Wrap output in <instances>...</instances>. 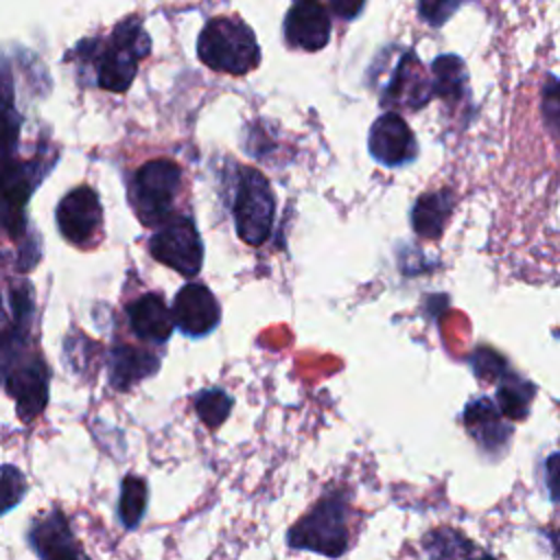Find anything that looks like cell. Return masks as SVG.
Segmentation results:
<instances>
[{
  "instance_id": "obj_17",
  "label": "cell",
  "mask_w": 560,
  "mask_h": 560,
  "mask_svg": "<svg viewBox=\"0 0 560 560\" xmlns=\"http://www.w3.org/2000/svg\"><path fill=\"white\" fill-rule=\"evenodd\" d=\"M131 330L147 341L164 343L173 335V313L158 293H144L127 306Z\"/></svg>"
},
{
  "instance_id": "obj_32",
  "label": "cell",
  "mask_w": 560,
  "mask_h": 560,
  "mask_svg": "<svg viewBox=\"0 0 560 560\" xmlns=\"http://www.w3.org/2000/svg\"><path fill=\"white\" fill-rule=\"evenodd\" d=\"M468 560H494L492 556H481V558H468Z\"/></svg>"
},
{
  "instance_id": "obj_15",
  "label": "cell",
  "mask_w": 560,
  "mask_h": 560,
  "mask_svg": "<svg viewBox=\"0 0 560 560\" xmlns=\"http://www.w3.org/2000/svg\"><path fill=\"white\" fill-rule=\"evenodd\" d=\"M464 427L479 448L492 455H501L512 435V427L503 420L499 407L486 396H479L466 405Z\"/></svg>"
},
{
  "instance_id": "obj_13",
  "label": "cell",
  "mask_w": 560,
  "mask_h": 560,
  "mask_svg": "<svg viewBox=\"0 0 560 560\" xmlns=\"http://www.w3.org/2000/svg\"><path fill=\"white\" fill-rule=\"evenodd\" d=\"M175 326L188 337H206L219 326L221 308L212 291L201 282L184 284L173 300Z\"/></svg>"
},
{
  "instance_id": "obj_28",
  "label": "cell",
  "mask_w": 560,
  "mask_h": 560,
  "mask_svg": "<svg viewBox=\"0 0 560 560\" xmlns=\"http://www.w3.org/2000/svg\"><path fill=\"white\" fill-rule=\"evenodd\" d=\"M462 2H451V0H438V2H420L418 13L422 20L431 26H442L457 9Z\"/></svg>"
},
{
  "instance_id": "obj_22",
  "label": "cell",
  "mask_w": 560,
  "mask_h": 560,
  "mask_svg": "<svg viewBox=\"0 0 560 560\" xmlns=\"http://www.w3.org/2000/svg\"><path fill=\"white\" fill-rule=\"evenodd\" d=\"M20 136V116L13 107V81L7 68H0V168L15 160Z\"/></svg>"
},
{
  "instance_id": "obj_14",
  "label": "cell",
  "mask_w": 560,
  "mask_h": 560,
  "mask_svg": "<svg viewBox=\"0 0 560 560\" xmlns=\"http://www.w3.org/2000/svg\"><path fill=\"white\" fill-rule=\"evenodd\" d=\"M330 26V15L324 4L313 0H300L287 11L284 39L295 48L315 52L328 44Z\"/></svg>"
},
{
  "instance_id": "obj_23",
  "label": "cell",
  "mask_w": 560,
  "mask_h": 560,
  "mask_svg": "<svg viewBox=\"0 0 560 560\" xmlns=\"http://www.w3.org/2000/svg\"><path fill=\"white\" fill-rule=\"evenodd\" d=\"M147 501H149V488L142 477L127 475L120 483V497H118V521L125 529H136L140 521L144 518L147 512Z\"/></svg>"
},
{
  "instance_id": "obj_2",
  "label": "cell",
  "mask_w": 560,
  "mask_h": 560,
  "mask_svg": "<svg viewBox=\"0 0 560 560\" xmlns=\"http://www.w3.org/2000/svg\"><path fill=\"white\" fill-rule=\"evenodd\" d=\"M287 545L291 549L313 551L326 558H339L348 551V501L335 490L324 494L300 521L287 532Z\"/></svg>"
},
{
  "instance_id": "obj_11",
  "label": "cell",
  "mask_w": 560,
  "mask_h": 560,
  "mask_svg": "<svg viewBox=\"0 0 560 560\" xmlns=\"http://www.w3.org/2000/svg\"><path fill=\"white\" fill-rule=\"evenodd\" d=\"M55 219L66 241L72 245L90 243L103 223V208L96 190L83 184L66 192L57 203Z\"/></svg>"
},
{
  "instance_id": "obj_8",
  "label": "cell",
  "mask_w": 560,
  "mask_h": 560,
  "mask_svg": "<svg viewBox=\"0 0 560 560\" xmlns=\"http://www.w3.org/2000/svg\"><path fill=\"white\" fill-rule=\"evenodd\" d=\"M26 542L39 560H90L72 534L68 516L59 508L37 514L31 521Z\"/></svg>"
},
{
  "instance_id": "obj_6",
  "label": "cell",
  "mask_w": 560,
  "mask_h": 560,
  "mask_svg": "<svg viewBox=\"0 0 560 560\" xmlns=\"http://www.w3.org/2000/svg\"><path fill=\"white\" fill-rule=\"evenodd\" d=\"M149 252L158 262L186 278L197 276L203 262V243L197 225L184 214H173L158 228V232L149 238Z\"/></svg>"
},
{
  "instance_id": "obj_25",
  "label": "cell",
  "mask_w": 560,
  "mask_h": 560,
  "mask_svg": "<svg viewBox=\"0 0 560 560\" xmlns=\"http://www.w3.org/2000/svg\"><path fill=\"white\" fill-rule=\"evenodd\" d=\"M28 483L24 472L13 464L0 466V516L13 510L26 494Z\"/></svg>"
},
{
  "instance_id": "obj_31",
  "label": "cell",
  "mask_w": 560,
  "mask_h": 560,
  "mask_svg": "<svg viewBox=\"0 0 560 560\" xmlns=\"http://www.w3.org/2000/svg\"><path fill=\"white\" fill-rule=\"evenodd\" d=\"M549 538H551V542H553V549L560 553V532H551Z\"/></svg>"
},
{
  "instance_id": "obj_12",
  "label": "cell",
  "mask_w": 560,
  "mask_h": 560,
  "mask_svg": "<svg viewBox=\"0 0 560 560\" xmlns=\"http://www.w3.org/2000/svg\"><path fill=\"white\" fill-rule=\"evenodd\" d=\"M48 381L50 372L42 357H31L28 361L13 368L7 376V394L15 400L18 418L28 424L33 422L48 402Z\"/></svg>"
},
{
  "instance_id": "obj_7",
  "label": "cell",
  "mask_w": 560,
  "mask_h": 560,
  "mask_svg": "<svg viewBox=\"0 0 560 560\" xmlns=\"http://www.w3.org/2000/svg\"><path fill=\"white\" fill-rule=\"evenodd\" d=\"M42 177L44 168H37L35 162L11 160L0 168V230L9 236L24 232V206Z\"/></svg>"
},
{
  "instance_id": "obj_20",
  "label": "cell",
  "mask_w": 560,
  "mask_h": 560,
  "mask_svg": "<svg viewBox=\"0 0 560 560\" xmlns=\"http://www.w3.org/2000/svg\"><path fill=\"white\" fill-rule=\"evenodd\" d=\"M466 66L457 55H440L431 63V85H433V96L446 101L448 105L459 103L462 96L466 94Z\"/></svg>"
},
{
  "instance_id": "obj_24",
  "label": "cell",
  "mask_w": 560,
  "mask_h": 560,
  "mask_svg": "<svg viewBox=\"0 0 560 560\" xmlns=\"http://www.w3.org/2000/svg\"><path fill=\"white\" fill-rule=\"evenodd\" d=\"M195 411L206 427L217 429L225 422V418L232 411V396H228L219 387L201 389L199 394H195Z\"/></svg>"
},
{
  "instance_id": "obj_29",
  "label": "cell",
  "mask_w": 560,
  "mask_h": 560,
  "mask_svg": "<svg viewBox=\"0 0 560 560\" xmlns=\"http://www.w3.org/2000/svg\"><path fill=\"white\" fill-rule=\"evenodd\" d=\"M545 488L553 503H560V451L545 459Z\"/></svg>"
},
{
  "instance_id": "obj_5",
  "label": "cell",
  "mask_w": 560,
  "mask_h": 560,
  "mask_svg": "<svg viewBox=\"0 0 560 560\" xmlns=\"http://www.w3.org/2000/svg\"><path fill=\"white\" fill-rule=\"evenodd\" d=\"M182 188V168L173 160L155 158L144 162L131 179V203L138 219L160 228L173 217V203Z\"/></svg>"
},
{
  "instance_id": "obj_21",
  "label": "cell",
  "mask_w": 560,
  "mask_h": 560,
  "mask_svg": "<svg viewBox=\"0 0 560 560\" xmlns=\"http://www.w3.org/2000/svg\"><path fill=\"white\" fill-rule=\"evenodd\" d=\"M534 394H536V387L521 378L518 374L514 372H508L499 385H497V394H494V405L499 407V411L512 420V422H518V420H525L527 413H529V407H532V400H534Z\"/></svg>"
},
{
  "instance_id": "obj_26",
  "label": "cell",
  "mask_w": 560,
  "mask_h": 560,
  "mask_svg": "<svg viewBox=\"0 0 560 560\" xmlns=\"http://www.w3.org/2000/svg\"><path fill=\"white\" fill-rule=\"evenodd\" d=\"M470 365H472V372L477 374V378H481V381L499 383L510 372L508 361L492 348H477L475 354L470 357Z\"/></svg>"
},
{
  "instance_id": "obj_16",
  "label": "cell",
  "mask_w": 560,
  "mask_h": 560,
  "mask_svg": "<svg viewBox=\"0 0 560 560\" xmlns=\"http://www.w3.org/2000/svg\"><path fill=\"white\" fill-rule=\"evenodd\" d=\"M33 311L31 287H22L13 293V317L11 322H0V383L18 368L20 348L28 335V317Z\"/></svg>"
},
{
  "instance_id": "obj_9",
  "label": "cell",
  "mask_w": 560,
  "mask_h": 560,
  "mask_svg": "<svg viewBox=\"0 0 560 560\" xmlns=\"http://www.w3.org/2000/svg\"><path fill=\"white\" fill-rule=\"evenodd\" d=\"M433 96V85L431 77L427 74L422 61L416 57L413 50H405L396 66L394 72L381 94L383 107L394 109H409L416 112L424 107Z\"/></svg>"
},
{
  "instance_id": "obj_4",
  "label": "cell",
  "mask_w": 560,
  "mask_h": 560,
  "mask_svg": "<svg viewBox=\"0 0 560 560\" xmlns=\"http://www.w3.org/2000/svg\"><path fill=\"white\" fill-rule=\"evenodd\" d=\"M234 195V228L243 243L262 245L273 228L276 197L269 179L254 166H241Z\"/></svg>"
},
{
  "instance_id": "obj_30",
  "label": "cell",
  "mask_w": 560,
  "mask_h": 560,
  "mask_svg": "<svg viewBox=\"0 0 560 560\" xmlns=\"http://www.w3.org/2000/svg\"><path fill=\"white\" fill-rule=\"evenodd\" d=\"M363 2H330V9L339 15V18H343V20H352V18H357L361 11H363Z\"/></svg>"
},
{
  "instance_id": "obj_3",
  "label": "cell",
  "mask_w": 560,
  "mask_h": 560,
  "mask_svg": "<svg viewBox=\"0 0 560 560\" xmlns=\"http://www.w3.org/2000/svg\"><path fill=\"white\" fill-rule=\"evenodd\" d=\"M151 50V37L138 15H127L107 42L101 44L96 61V83L109 92H125L138 72V61Z\"/></svg>"
},
{
  "instance_id": "obj_19",
  "label": "cell",
  "mask_w": 560,
  "mask_h": 560,
  "mask_svg": "<svg viewBox=\"0 0 560 560\" xmlns=\"http://www.w3.org/2000/svg\"><path fill=\"white\" fill-rule=\"evenodd\" d=\"M453 203L455 199L451 190H435L418 197L409 214L413 232L422 238H438L444 232Z\"/></svg>"
},
{
  "instance_id": "obj_1",
  "label": "cell",
  "mask_w": 560,
  "mask_h": 560,
  "mask_svg": "<svg viewBox=\"0 0 560 560\" xmlns=\"http://www.w3.org/2000/svg\"><path fill=\"white\" fill-rule=\"evenodd\" d=\"M197 57L214 72L247 74L260 63V46L238 15H217L199 33Z\"/></svg>"
},
{
  "instance_id": "obj_10",
  "label": "cell",
  "mask_w": 560,
  "mask_h": 560,
  "mask_svg": "<svg viewBox=\"0 0 560 560\" xmlns=\"http://www.w3.org/2000/svg\"><path fill=\"white\" fill-rule=\"evenodd\" d=\"M368 151L378 164L398 168L418 158V142L398 112H385L370 127Z\"/></svg>"
},
{
  "instance_id": "obj_18",
  "label": "cell",
  "mask_w": 560,
  "mask_h": 560,
  "mask_svg": "<svg viewBox=\"0 0 560 560\" xmlns=\"http://www.w3.org/2000/svg\"><path fill=\"white\" fill-rule=\"evenodd\" d=\"M160 357L138 346H118L109 354V383L116 389H129L142 378L155 374Z\"/></svg>"
},
{
  "instance_id": "obj_27",
  "label": "cell",
  "mask_w": 560,
  "mask_h": 560,
  "mask_svg": "<svg viewBox=\"0 0 560 560\" xmlns=\"http://www.w3.org/2000/svg\"><path fill=\"white\" fill-rule=\"evenodd\" d=\"M540 112L549 131L560 138V77H549L542 85Z\"/></svg>"
}]
</instances>
